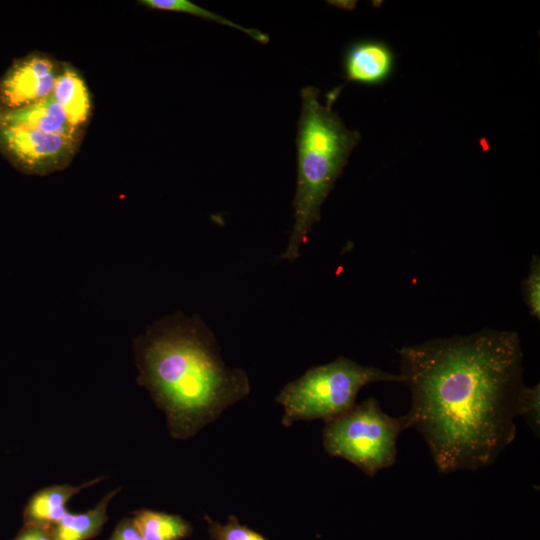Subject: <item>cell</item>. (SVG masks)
Returning a JSON list of instances; mask_svg holds the SVG:
<instances>
[{
  "label": "cell",
  "instance_id": "1",
  "mask_svg": "<svg viewBox=\"0 0 540 540\" xmlns=\"http://www.w3.org/2000/svg\"><path fill=\"white\" fill-rule=\"evenodd\" d=\"M408 429L442 474L493 464L515 439L524 353L515 331L484 328L398 348Z\"/></svg>",
  "mask_w": 540,
  "mask_h": 540
},
{
  "label": "cell",
  "instance_id": "2",
  "mask_svg": "<svg viewBox=\"0 0 540 540\" xmlns=\"http://www.w3.org/2000/svg\"><path fill=\"white\" fill-rule=\"evenodd\" d=\"M137 384L166 417L169 434L186 440L250 392L247 373L230 368L216 339L197 316L164 317L133 343Z\"/></svg>",
  "mask_w": 540,
  "mask_h": 540
},
{
  "label": "cell",
  "instance_id": "3",
  "mask_svg": "<svg viewBox=\"0 0 540 540\" xmlns=\"http://www.w3.org/2000/svg\"><path fill=\"white\" fill-rule=\"evenodd\" d=\"M342 87L319 101L320 90L307 86L301 91V113L297 127L298 173L293 199L294 225L281 259L294 261L300 247L321 218V208L332 191L353 149L361 141L358 131L348 128L332 105Z\"/></svg>",
  "mask_w": 540,
  "mask_h": 540
},
{
  "label": "cell",
  "instance_id": "4",
  "mask_svg": "<svg viewBox=\"0 0 540 540\" xmlns=\"http://www.w3.org/2000/svg\"><path fill=\"white\" fill-rule=\"evenodd\" d=\"M375 382L402 383L403 377L343 356L312 367L286 384L276 397L284 410L281 422L285 427L301 420L327 422L351 409L359 391Z\"/></svg>",
  "mask_w": 540,
  "mask_h": 540
},
{
  "label": "cell",
  "instance_id": "5",
  "mask_svg": "<svg viewBox=\"0 0 540 540\" xmlns=\"http://www.w3.org/2000/svg\"><path fill=\"white\" fill-rule=\"evenodd\" d=\"M406 429L404 415L389 416L376 398L369 397L325 422L323 447L328 455L345 459L372 477L395 464L397 438Z\"/></svg>",
  "mask_w": 540,
  "mask_h": 540
},
{
  "label": "cell",
  "instance_id": "6",
  "mask_svg": "<svg viewBox=\"0 0 540 540\" xmlns=\"http://www.w3.org/2000/svg\"><path fill=\"white\" fill-rule=\"evenodd\" d=\"M81 142L0 120V151L19 170L45 176L66 168Z\"/></svg>",
  "mask_w": 540,
  "mask_h": 540
},
{
  "label": "cell",
  "instance_id": "7",
  "mask_svg": "<svg viewBox=\"0 0 540 540\" xmlns=\"http://www.w3.org/2000/svg\"><path fill=\"white\" fill-rule=\"evenodd\" d=\"M61 62L43 53L16 60L0 81V110H18L51 97Z\"/></svg>",
  "mask_w": 540,
  "mask_h": 540
},
{
  "label": "cell",
  "instance_id": "8",
  "mask_svg": "<svg viewBox=\"0 0 540 540\" xmlns=\"http://www.w3.org/2000/svg\"><path fill=\"white\" fill-rule=\"evenodd\" d=\"M395 56L384 42L363 40L351 45L345 53L343 67L349 82L379 85L392 74Z\"/></svg>",
  "mask_w": 540,
  "mask_h": 540
},
{
  "label": "cell",
  "instance_id": "9",
  "mask_svg": "<svg viewBox=\"0 0 540 540\" xmlns=\"http://www.w3.org/2000/svg\"><path fill=\"white\" fill-rule=\"evenodd\" d=\"M103 478L100 476L80 485L55 484L38 490L24 507V524L52 528L69 512L66 504L74 495Z\"/></svg>",
  "mask_w": 540,
  "mask_h": 540
},
{
  "label": "cell",
  "instance_id": "10",
  "mask_svg": "<svg viewBox=\"0 0 540 540\" xmlns=\"http://www.w3.org/2000/svg\"><path fill=\"white\" fill-rule=\"evenodd\" d=\"M0 120L82 141L84 130L74 126L60 105L49 97L18 110H0Z\"/></svg>",
  "mask_w": 540,
  "mask_h": 540
},
{
  "label": "cell",
  "instance_id": "11",
  "mask_svg": "<svg viewBox=\"0 0 540 540\" xmlns=\"http://www.w3.org/2000/svg\"><path fill=\"white\" fill-rule=\"evenodd\" d=\"M51 97L60 105L69 121L85 131L92 115V100L83 77L71 64L61 62Z\"/></svg>",
  "mask_w": 540,
  "mask_h": 540
},
{
  "label": "cell",
  "instance_id": "12",
  "mask_svg": "<svg viewBox=\"0 0 540 540\" xmlns=\"http://www.w3.org/2000/svg\"><path fill=\"white\" fill-rule=\"evenodd\" d=\"M121 491V487L110 491L91 509L68 512L55 526V540H88L100 533L108 520L107 508L110 501Z\"/></svg>",
  "mask_w": 540,
  "mask_h": 540
},
{
  "label": "cell",
  "instance_id": "13",
  "mask_svg": "<svg viewBox=\"0 0 540 540\" xmlns=\"http://www.w3.org/2000/svg\"><path fill=\"white\" fill-rule=\"evenodd\" d=\"M131 519L144 540H182L193 532L192 525L176 514L140 509Z\"/></svg>",
  "mask_w": 540,
  "mask_h": 540
},
{
  "label": "cell",
  "instance_id": "14",
  "mask_svg": "<svg viewBox=\"0 0 540 540\" xmlns=\"http://www.w3.org/2000/svg\"><path fill=\"white\" fill-rule=\"evenodd\" d=\"M139 4L155 10L190 14L239 30L262 44H267L269 42V36L267 34L254 28L241 26L188 0H141L139 1Z\"/></svg>",
  "mask_w": 540,
  "mask_h": 540
},
{
  "label": "cell",
  "instance_id": "15",
  "mask_svg": "<svg viewBox=\"0 0 540 540\" xmlns=\"http://www.w3.org/2000/svg\"><path fill=\"white\" fill-rule=\"evenodd\" d=\"M516 415L522 416L534 435L540 433V384L521 387L516 400Z\"/></svg>",
  "mask_w": 540,
  "mask_h": 540
},
{
  "label": "cell",
  "instance_id": "16",
  "mask_svg": "<svg viewBox=\"0 0 540 540\" xmlns=\"http://www.w3.org/2000/svg\"><path fill=\"white\" fill-rule=\"evenodd\" d=\"M208 533L212 540H267L263 535L240 524L234 515H230L224 525L205 515Z\"/></svg>",
  "mask_w": 540,
  "mask_h": 540
},
{
  "label": "cell",
  "instance_id": "17",
  "mask_svg": "<svg viewBox=\"0 0 540 540\" xmlns=\"http://www.w3.org/2000/svg\"><path fill=\"white\" fill-rule=\"evenodd\" d=\"M523 301L532 317L540 319V258L531 256L529 271L522 282Z\"/></svg>",
  "mask_w": 540,
  "mask_h": 540
},
{
  "label": "cell",
  "instance_id": "18",
  "mask_svg": "<svg viewBox=\"0 0 540 540\" xmlns=\"http://www.w3.org/2000/svg\"><path fill=\"white\" fill-rule=\"evenodd\" d=\"M13 540H55L53 527L24 524Z\"/></svg>",
  "mask_w": 540,
  "mask_h": 540
},
{
  "label": "cell",
  "instance_id": "19",
  "mask_svg": "<svg viewBox=\"0 0 540 540\" xmlns=\"http://www.w3.org/2000/svg\"><path fill=\"white\" fill-rule=\"evenodd\" d=\"M110 540H144L131 518L122 519L114 529Z\"/></svg>",
  "mask_w": 540,
  "mask_h": 540
}]
</instances>
